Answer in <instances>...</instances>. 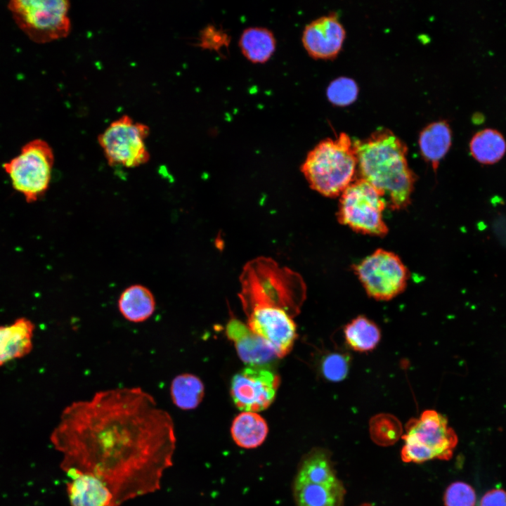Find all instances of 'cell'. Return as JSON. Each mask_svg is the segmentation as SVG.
<instances>
[{"label": "cell", "instance_id": "17", "mask_svg": "<svg viewBox=\"0 0 506 506\" xmlns=\"http://www.w3.org/2000/svg\"><path fill=\"white\" fill-rule=\"evenodd\" d=\"M34 330V323L25 317L0 325V367L30 353Z\"/></svg>", "mask_w": 506, "mask_h": 506}, {"label": "cell", "instance_id": "15", "mask_svg": "<svg viewBox=\"0 0 506 506\" xmlns=\"http://www.w3.org/2000/svg\"><path fill=\"white\" fill-rule=\"evenodd\" d=\"M226 334L234 343L240 359L247 365H267L278 357L259 336L238 319L230 320Z\"/></svg>", "mask_w": 506, "mask_h": 506}, {"label": "cell", "instance_id": "20", "mask_svg": "<svg viewBox=\"0 0 506 506\" xmlns=\"http://www.w3.org/2000/svg\"><path fill=\"white\" fill-rule=\"evenodd\" d=\"M268 432L266 420L254 412L244 411L237 415L231 424L233 440L240 448L252 449L261 446Z\"/></svg>", "mask_w": 506, "mask_h": 506}, {"label": "cell", "instance_id": "1", "mask_svg": "<svg viewBox=\"0 0 506 506\" xmlns=\"http://www.w3.org/2000/svg\"><path fill=\"white\" fill-rule=\"evenodd\" d=\"M50 440L63 455L62 470L97 477L116 506L160 489L176 443L171 415L141 387L102 390L72 402Z\"/></svg>", "mask_w": 506, "mask_h": 506}, {"label": "cell", "instance_id": "24", "mask_svg": "<svg viewBox=\"0 0 506 506\" xmlns=\"http://www.w3.org/2000/svg\"><path fill=\"white\" fill-rule=\"evenodd\" d=\"M204 385L195 375L182 373L176 376L170 385V396L173 403L184 410L198 406L204 396Z\"/></svg>", "mask_w": 506, "mask_h": 506}, {"label": "cell", "instance_id": "23", "mask_svg": "<svg viewBox=\"0 0 506 506\" xmlns=\"http://www.w3.org/2000/svg\"><path fill=\"white\" fill-rule=\"evenodd\" d=\"M346 343L358 352L373 350L381 339V331L375 323L365 316H358L344 328Z\"/></svg>", "mask_w": 506, "mask_h": 506}, {"label": "cell", "instance_id": "14", "mask_svg": "<svg viewBox=\"0 0 506 506\" xmlns=\"http://www.w3.org/2000/svg\"><path fill=\"white\" fill-rule=\"evenodd\" d=\"M65 473L70 479L66 491L71 506H116L112 493L97 477L75 469Z\"/></svg>", "mask_w": 506, "mask_h": 506}, {"label": "cell", "instance_id": "9", "mask_svg": "<svg viewBox=\"0 0 506 506\" xmlns=\"http://www.w3.org/2000/svg\"><path fill=\"white\" fill-rule=\"evenodd\" d=\"M367 294L377 301H389L406 288L410 273L395 253L377 249L353 266Z\"/></svg>", "mask_w": 506, "mask_h": 506}, {"label": "cell", "instance_id": "32", "mask_svg": "<svg viewBox=\"0 0 506 506\" xmlns=\"http://www.w3.org/2000/svg\"><path fill=\"white\" fill-rule=\"evenodd\" d=\"M358 506H373V505H371V504H369V503H363V504H362V505H358Z\"/></svg>", "mask_w": 506, "mask_h": 506}, {"label": "cell", "instance_id": "28", "mask_svg": "<svg viewBox=\"0 0 506 506\" xmlns=\"http://www.w3.org/2000/svg\"><path fill=\"white\" fill-rule=\"evenodd\" d=\"M476 501L474 489L462 481L449 485L444 494L445 506H475Z\"/></svg>", "mask_w": 506, "mask_h": 506}, {"label": "cell", "instance_id": "22", "mask_svg": "<svg viewBox=\"0 0 506 506\" xmlns=\"http://www.w3.org/2000/svg\"><path fill=\"white\" fill-rule=\"evenodd\" d=\"M472 157L482 164L499 162L506 153V141L498 130L486 128L477 131L469 144Z\"/></svg>", "mask_w": 506, "mask_h": 506}, {"label": "cell", "instance_id": "2", "mask_svg": "<svg viewBox=\"0 0 506 506\" xmlns=\"http://www.w3.org/2000/svg\"><path fill=\"white\" fill-rule=\"evenodd\" d=\"M353 142L361 178L381 193L391 209L408 207L416 178L408 165L405 143L382 127Z\"/></svg>", "mask_w": 506, "mask_h": 506}, {"label": "cell", "instance_id": "5", "mask_svg": "<svg viewBox=\"0 0 506 506\" xmlns=\"http://www.w3.org/2000/svg\"><path fill=\"white\" fill-rule=\"evenodd\" d=\"M54 164L52 148L42 139H34L25 144L20 153L4 163L15 190L27 202H34L48 190Z\"/></svg>", "mask_w": 506, "mask_h": 506}, {"label": "cell", "instance_id": "18", "mask_svg": "<svg viewBox=\"0 0 506 506\" xmlns=\"http://www.w3.org/2000/svg\"><path fill=\"white\" fill-rule=\"evenodd\" d=\"M117 306L119 313L125 320L139 323L147 320L153 315L156 309V301L150 289L141 284H134L122 292Z\"/></svg>", "mask_w": 506, "mask_h": 506}, {"label": "cell", "instance_id": "31", "mask_svg": "<svg viewBox=\"0 0 506 506\" xmlns=\"http://www.w3.org/2000/svg\"><path fill=\"white\" fill-rule=\"evenodd\" d=\"M479 506H506V491L502 488L487 491L480 500Z\"/></svg>", "mask_w": 506, "mask_h": 506}, {"label": "cell", "instance_id": "10", "mask_svg": "<svg viewBox=\"0 0 506 506\" xmlns=\"http://www.w3.org/2000/svg\"><path fill=\"white\" fill-rule=\"evenodd\" d=\"M280 377L266 365H248L231 379V394L240 410L258 412L274 401Z\"/></svg>", "mask_w": 506, "mask_h": 506}, {"label": "cell", "instance_id": "19", "mask_svg": "<svg viewBox=\"0 0 506 506\" xmlns=\"http://www.w3.org/2000/svg\"><path fill=\"white\" fill-rule=\"evenodd\" d=\"M452 143V131L446 120L427 125L420 131L418 144L423 158L436 170L439 162L448 152Z\"/></svg>", "mask_w": 506, "mask_h": 506}, {"label": "cell", "instance_id": "8", "mask_svg": "<svg viewBox=\"0 0 506 506\" xmlns=\"http://www.w3.org/2000/svg\"><path fill=\"white\" fill-rule=\"evenodd\" d=\"M150 134L147 124L122 115L112 122L98 136V142L111 166L134 168L150 160L145 140Z\"/></svg>", "mask_w": 506, "mask_h": 506}, {"label": "cell", "instance_id": "11", "mask_svg": "<svg viewBox=\"0 0 506 506\" xmlns=\"http://www.w3.org/2000/svg\"><path fill=\"white\" fill-rule=\"evenodd\" d=\"M247 309H249V328L259 336L278 358L287 354L297 337V329L287 311L273 305H255Z\"/></svg>", "mask_w": 506, "mask_h": 506}, {"label": "cell", "instance_id": "29", "mask_svg": "<svg viewBox=\"0 0 506 506\" xmlns=\"http://www.w3.org/2000/svg\"><path fill=\"white\" fill-rule=\"evenodd\" d=\"M229 43L228 34L215 26L208 25L201 31L197 45L203 49L220 52L223 48H227Z\"/></svg>", "mask_w": 506, "mask_h": 506}, {"label": "cell", "instance_id": "4", "mask_svg": "<svg viewBox=\"0 0 506 506\" xmlns=\"http://www.w3.org/2000/svg\"><path fill=\"white\" fill-rule=\"evenodd\" d=\"M240 283V298L246 308L273 305L286 310L301 301L306 293L299 274L266 257L253 259L245 265Z\"/></svg>", "mask_w": 506, "mask_h": 506}, {"label": "cell", "instance_id": "13", "mask_svg": "<svg viewBox=\"0 0 506 506\" xmlns=\"http://www.w3.org/2000/svg\"><path fill=\"white\" fill-rule=\"evenodd\" d=\"M345 34L337 15L331 13L309 23L301 41L305 50L313 58L331 59L341 50Z\"/></svg>", "mask_w": 506, "mask_h": 506}, {"label": "cell", "instance_id": "27", "mask_svg": "<svg viewBox=\"0 0 506 506\" xmlns=\"http://www.w3.org/2000/svg\"><path fill=\"white\" fill-rule=\"evenodd\" d=\"M350 365L349 356L343 352L335 351L327 353L320 362V372L324 378L330 382L342 381L348 375Z\"/></svg>", "mask_w": 506, "mask_h": 506}, {"label": "cell", "instance_id": "3", "mask_svg": "<svg viewBox=\"0 0 506 506\" xmlns=\"http://www.w3.org/2000/svg\"><path fill=\"white\" fill-rule=\"evenodd\" d=\"M357 169L353 142L344 132L320 141L309 152L301 167L309 186L330 197L340 196L354 181Z\"/></svg>", "mask_w": 506, "mask_h": 506}, {"label": "cell", "instance_id": "16", "mask_svg": "<svg viewBox=\"0 0 506 506\" xmlns=\"http://www.w3.org/2000/svg\"><path fill=\"white\" fill-rule=\"evenodd\" d=\"M297 506H343L345 489L339 481H313L295 475L292 484Z\"/></svg>", "mask_w": 506, "mask_h": 506}, {"label": "cell", "instance_id": "21", "mask_svg": "<svg viewBox=\"0 0 506 506\" xmlns=\"http://www.w3.org/2000/svg\"><path fill=\"white\" fill-rule=\"evenodd\" d=\"M243 56L253 63H264L275 50L276 41L273 32L267 28L253 27L245 29L239 40Z\"/></svg>", "mask_w": 506, "mask_h": 506}, {"label": "cell", "instance_id": "6", "mask_svg": "<svg viewBox=\"0 0 506 506\" xmlns=\"http://www.w3.org/2000/svg\"><path fill=\"white\" fill-rule=\"evenodd\" d=\"M8 7L17 25L34 42H51L70 32L68 1L13 0Z\"/></svg>", "mask_w": 506, "mask_h": 506}, {"label": "cell", "instance_id": "7", "mask_svg": "<svg viewBox=\"0 0 506 506\" xmlns=\"http://www.w3.org/2000/svg\"><path fill=\"white\" fill-rule=\"evenodd\" d=\"M337 218L353 231L382 237L389 228L383 218L387 206L384 197L370 183L360 178L340 195Z\"/></svg>", "mask_w": 506, "mask_h": 506}, {"label": "cell", "instance_id": "12", "mask_svg": "<svg viewBox=\"0 0 506 506\" xmlns=\"http://www.w3.org/2000/svg\"><path fill=\"white\" fill-rule=\"evenodd\" d=\"M402 436L432 450L436 459L448 460L453 456L458 436L448 424L447 418L434 410H426L419 418H412L406 424Z\"/></svg>", "mask_w": 506, "mask_h": 506}, {"label": "cell", "instance_id": "30", "mask_svg": "<svg viewBox=\"0 0 506 506\" xmlns=\"http://www.w3.org/2000/svg\"><path fill=\"white\" fill-rule=\"evenodd\" d=\"M402 439L404 445L401 457L403 462L420 463L436 458L435 453L426 446L406 438Z\"/></svg>", "mask_w": 506, "mask_h": 506}, {"label": "cell", "instance_id": "26", "mask_svg": "<svg viewBox=\"0 0 506 506\" xmlns=\"http://www.w3.org/2000/svg\"><path fill=\"white\" fill-rule=\"evenodd\" d=\"M358 87L353 79L339 77L333 79L327 87L328 100L339 106H345L353 103L357 98Z\"/></svg>", "mask_w": 506, "mask_h": 506}, {"label": "cell", "instance_id": "25", "mask_svg": "<svg viewBox=\"0 0 506 506\" xmlns=\"http://www.w3.org/2000/svg\"><path fill=\"white\" fill-rule=\"evenodd\" d=\"M370 438L377 445L389 446L399 439L403 427L399 420L389 413L373 416L369 422Z\"/></svg>", "mask_w": 506, "mask_h": 506}]
</instances>
